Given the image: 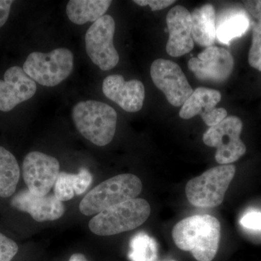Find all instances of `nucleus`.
<instances>
[{"label": "nucleus", "mask_w": 261, "mask_h": 261, "mask_svg": "<svg viewBox=\"0 0 261 261\" xmlns=\"http://www.w3.org/2000/svg\"><path fill=\"white\" fill-rule=\"evenodd\" d=\"M172 238L180 250L192 252L197 261H211L219 250L221 224L211 215L190 216L175 225Z\"/></svg>", "instance_id": "1"}, {"label": "nucleus", "mask_w": 261, "mask_h": 261, "mask_svg": "<svg viewBox=\"0 0 261 261\" xmlns=\"http://www.w3.org/2000/svg\"><path fill=\"white\" fill-rule=\"evenodd\" d=\"M116 111L106 103L82 101L72 110L76 129L94 145L104 147L111 143L116 134Z\"/></svg>", "instance_id": "2"}, {"label": "nucleus", "mask_w": 261, "mask_h": 261, "mask_svg": "<svg viewBox=\"0 0 261 261\" xmlns=\"http://www.w3.org/2000/svg\"><path fill=\"white\" fill-rule=\"evenodd\" d=\"M142 190L138 176L130 173L118 175L99 184L82 199L80 210L85 216L98 214L102 211L137 198Z\"/></svg>", "instance_id": "3"}, {"label": "nucleus", "mask_w": 261, "mask_h": 261, "mask_svg": "<svg viewBox=\"0 0 261 261\" xmlns=\"http://www.w3.org/2000/svg\"><path fill=\"white\" fill-rule=\"evenodd\" d=\"M150 213L147 200L135 198L96 215L89 221V228L94 234L112 236L139 227L147 221Z\"/></svg>", "instance_id": "4"}, {"label": "nucleus", "mask_w": 261, "mask_h": 261, "mask_svg": "<svg viewBox=\"0 0 261 261\" xmlns=\"http://www.w3.org/2000/svg\"><path fill=\"white\" fill-rule=\"evenodd\" d=\"M233 165H220L187 182V200L198 207H217L224 201L225 194L234 177Z\"/></svg>", "instance_id": "5"}, {"label": "nucleus", "mask_w": 261, "mask_h": 261, "mask_svg": "<svg viewBox=\"0 0 261 261\" xmlns=\"http://www.w3.org/2000/svg\"><path fill=\"white\" fill-rule=\"evenodd\" d=\"M74 65L73 53L67 48H58L48 53H31L23 65L25 73L44 87H56L71 74Z\"/></svg>", "instance_id": "6"}, {"label": "nucleus", "mask_w": 261, "mask_h": 261, "mask_svg": "<svg viewBox=\"0 0 261 261\" xmlns=\"http://www.w3.org/2000/svg\"><path fill=\"white\" fill-rule=\"evenodd\" d=\"M243 122L238 117H226L216 126H211L202 137L205 145L217 149L216 161L229 165L238 161L246 152V146L240 139Z\"/></svg>", "instance_id": "7"}, {"label": "nucleus", "mask_w": 261, "mask_h": 261, "mask_svg": "<svg viewBox=\"0 0 261 261\" xmlns=\"http://www.w3.org/2000/svg\"><path fill=\"white\" fill-rule=\"evenodd\" d=\"M116 23L111 15H105L96 20L85 35L86 50L91 61L107 71L118 65L120 58L113 44Z\"/></svg>", "instance_id": "8"}, {"label": "nucleus", "mask_w": 261, "mask_h": 261, "mask_svg": "<svg viewBox=\"0 0 261 261\" xmlns=\"http://www.w3.org/2000/svg\"><path fill=\"white\" fill-rule=\"evenodd\" d=\"M150 75L155 87L175 107H181L193 92L183 70L174 62L155 60L151 65Z\"/></svg>", "instance_id": "9"}, {"label": "nucleus", "mask_w": 261, "mask_h": 261, "mask_svg": "<svg viewBox=\"0 0 261 261\" xmlns=\"http://www.w3.org/2000/svg\"><path fill=\"white\" fill-rule=\"evenodd\" d=\"M23 177L29 191L39 196L48 195L60 173L59 161L43 152H29L23 160Z\"/></svg>", "instance_id": "10"}, {"label": "nucleus", "mask_w": 261, "mask_h": 261, "mask_svg": "<svg viewBox=\"0 0 261 261\" xmlns=\"http://www.w3.org/2000/svg\"><path fill=\"white\" fill-rule=\"evenodd\" d=\"M233 64V58L229 51L211 46L196 58H191L188 68L199 80L221 83L231 75Z\"/></svg>", "instance_id": "11"}, {"label": "nucleus", "mask_w": 261, "mask_h": 261, "mask_svg": "<svg viewBox=\"0 0 261 261\" xmlns=\"http://www.w3.org/2000/svg\"><path fill=\"white\" fill-rule=\"evenodd\" d=\"M221 100V94L216 89L199 87L181 106L179 116L182 119H190L200 115L207 126H214L227 117V111L216 108Z\"/></svg>", "instance_id": "12"}, {"label": "nucleus", "mask_w": 261, "mask_h": 261, "mask_svg": "<svg viewBox=\"0 0 261 261\" xmlns=\"http://www.w3.org/2000/svg\"><path fill=\"white\" fill-rule=\"evenodd\" d=\"M37 84L19 66L10 67L0 80V111L9 112L29 100L37 92Z\"/></svg>", "instance_id": "13"}, {"label": "nucleus", "mask_w": 261, "mask_h": 261, "mask_svg": "<svg viewBox=\"0 0 261 261\" xmlns=\"http://www.w3.org/2000/svg\"><path fill=\"white\" fill-rule=\"evenodd\" d=\"M102 92L126 112H138L143 107L145 88L140 81L126 82L123 75H110L103 81Z\"/></svg>", "instance_id": "14"}, {"label": "nucleus", "mask_w": 261, "mask_h": 261, "mask_svg": "<svg viewBox=\"0 0 261 261\" xmlns=\"http://www.w3.org/2000/svg\"><path fill=\"white\" fill-rule=\"evenodd\" d=\"M169 38L166 51L169 56H185L194 48L192 36L191 13L185 7L176 5L169 10L166 16Z\"/></svg>", "instance_id": "15"}, {"label": "nucleus", "mask_w": 261, "mask_h": 261, "mask_svg": "<svg viewBox=\"0 0 261 261\" xmlns=\"http://www.w3.org/2000/svg\"><path fill=\"white\" fill-rule=\"evenodd\" d=\"M12 207L27 213L37 222L59 219L65 213L63 202L54 195H34L29 190L19 192L11 200Z\"/></svg>", "instance_id": "16"}, {"label": "nucleus", "mask_w": 261, "mask_h": 261, "mask_svg": "<svg viewBox=\"0 0 261 261\" xmlns=\"http://www.w3.org/2000/svg\"><path fill=\"white\" fill-rule=\"evenodd\" d=\"M250 18L243 8H231L220 14L216 21V39L224 44L241 37L248 30Z\"/></svg>", "instance_id": "17"}, {"label": "nucleus", "mask_w": 261, "mask_h": 261, "mask_svg": "<svg viewBox=\"0 0 261 261\" xmlns=\"http://www.w3.org/2000/svg\"><path fill=\"white\" fill-rule=\"evenodd\" d=\"M192 36L201 47L213 46L216 39V15L214 5L206 4L196 8L191 14Z\"/></svg>", "instance_id": "18"}, {"label": "nucleus", "mask_w": 261, "mask_h": 261, "mask_svg": "<svg viewBox=\"0 0 261 261\" xmlns=\"http://www.w3.org/2000/svg\"><path fill=\"white\" fill-rule=\"evenodd\" d=\"M93 181L92 173L82 168L77 174L61 172L54 185V195L61 202L71 200L87 191Z\"/></svg>", "instance_id": "19"}, {"label": "nucleus", "mask_w": 261, "mask_h": 261, "mask_svg": "<svg viewBox=\"0 0 261 261\" xmlns=\"http://www.w3.org/2000/svg\"><path fill=\"white\" fill-rule=\"evenodd\" d=\"M110 0H70L66 6V14L72 23L84 25L102 18L109 9Z\"/></svg>", "instance_id": "20"}, {"label": "nucleus", "mask_w": 261, "mask_h": 261, "mask_svg": "<svg viewBox=\"0 0 261 261\" xmlns=\"http://www.w3.org/2000/svg\"><path fill=\"white\" fill-rule=\"evenodd\" d=\"M20 167L14 155L0 146V197H11L20 179Z\"/></svg>", "instance_id": "21"}, {"label": "nucleus", "mask_w": 261, "mask_h": 261, "mask_svg": "<svg viewBox=\"0 0 261 261\" xmlns=\"http://www.w3.org/2000/svg\"><path fill=\"white\" fill-rule=\"evenodd\" d=\"M129 259L132 261H154L157 258V244L145 233H139L130 240Z\"/></svg>", "instance_id": "22"}, {"label": "nucleus", "mask_w": 261, "mask_h": 261, "mask_svg": "<svg viewBox=\"0 0 261 261\" xmlns=\"http://www.w3.org/2000/svg\"><path fill=\"white\" fill-rule=\"evenodd\" d=\"M249 64L261 71V23L257 22L252 29V45L249 51Z\"/></svg>", "instance_id": "23"}, {"label": "nucleus", "mask_w": 261, "mask_h": 261, "mask_svg": "<svg viewBox=\"0 0 261 261\" xmlns=\"http://www.w3.org/2000/svg\"><path fill=\"white\" fill-rule=\"evenodd\" d=\"M18 251L16 243L0 233V261H11Z\"/></svg>", "instance_id": "24"}, {"label": "nucleus", "mask_w": 261, "mask_h": 261, "mask_svg": "<svg viewBox=\"0 0 261 261\" xmlns=\"http://www.w3.org/2000/svg\"><path fill=\"white\" fill-rule=\"evenodd\" d=\"M240 224L249 229L261 231V213L256 211L247 213L240 220Z\"/></svg>", "instance_id": "25"}, {"label": "nucleus", "mask_w": 261, "mask_h": 261, "mask_svg": "<svg viewBox=\"0 0 261 261\" xmlns=\"http://www.w3.org/2000/svg\"><path fill=\"white\" fill-rule=\"evenodd\" d=\"M134 3L140 6H149L152 11L161 10L171 6L176 1L173 0H135Z\"/></svg>", "instance_id": "26"}, {"label": "nucleus", "mask_w": 261, "mask_h": 261, "mask_svg": "<svg viewBox=\"0 0 261 261\" xmlns=\"http://www.w3.org/2000/svg\"><path fill=\"white\" fill-rule=\"evenodd\" d=\"M244 6L248 14L261 23V0H248L244 2Z\"/></svg>", "instance_id": "27"}, {"label": "nucleus", "mask_w": 261, "mask_h": 261, "mask_svg": "<svg viewBox=\"0 0 261 261\" xmlns=\"http://www.w3.org/2000/svg\"><path fill=\"white\" fill-rule=\"evenodd\" d=\"M13 0H0V28L3 27L9 18Z\"/></svg>", "instance_id": "28"}, {"label": "nucleus", "mask_w": 261, "mask_h": 261, "mask_svg": "<svg viewBox=\"0 0 261 261\" xmlns=\"http://www.w3.org/2000/svg\"><path fill=\"white\" fill-rule=\"evenodd\" d=\"M68 261H89L83 254L75 253L70 256Z\"/></svg>", "instance_id": "29"}]
</instances>
